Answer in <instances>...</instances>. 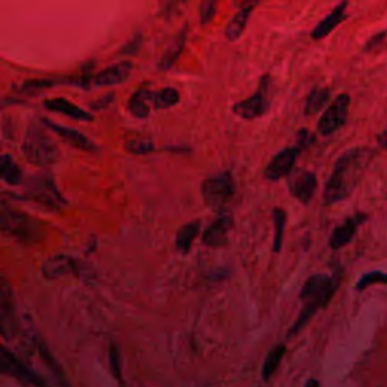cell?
Returning <instances> with one entry per match:
<instances>
[{"label":"cell","mask_w":387,"mask_h":387,"mask_svg":"<svg viewBox=\"0 0 387 387\" xmlns=\"http://www.w3.org/2000/svg\"><path fill=\"white\" fill-rule=\"evenodd\" d=\"M0 179L12 187L23 182L21 169L10 155H0Z\"/></svg>","instance_id":"23"},{"label":"cell","mask_w":387,"mask_h":387,"mask_svg":"<svg viewBox=\"0 0 387 387\" xmlns=\"http://www.w3.org/2000/svg\"><path fill=\"white\" fill-rule=\"evenodd\" d=\"M232 218L230 216H221L218 220L209 225L203 233V244L207 247H223L227 242L229 230L232 229Z\"/></svg>","instance_id":"17"},{"label":"cell","mask_w":387,"mask_h":387,"mask_svg":"<svg viewBox=\"0 0 387 387\" xmlns=\"http://www.w3.org/2000/svg\"><path fill=\"white\" fill-rule=\"evenodd\" d=\"M111 366H112V370H114V374L117 375V378H121L120 377V365H118V354H117L115 348L111 350Z\"/></svg>","instance_id":"36"},{"label":"cell","mask_w":387,"mask_h":387,"mask_svg":"<svg viewBox=\"0 0 387 387\" xmlns=\"http://www.w3.org/2000/svg\"><path fill=\"white\" fill-rule=\"evenodd\" d=\"M359 224H360V216L356 215L350 218V220H346L342 225L336 227L332 233V236H330V247L339 249L345 245H348L352 240L354 235H356Z\"/></svg>","instance_id":"18"},{"label":"cell","mask_w":387,"mask_h":387,"mask_svg":"<svg viewBox=\"0 0 387 387\" xmlns=\"http://www.w3.org/2000/svg\"><path fill=\"white\" fill-rule=\"evenodd\" d=\"M272 221H274V252L279 253L283 245L285 239V229H286V212L283 209L276 207L272 212Z\"/></svg>","instance_id":"27"},{"label":"cell","mask_w":387,"mask_h":387,"mask_svg":"<svg viewBox=\"0 0 387 387\" xmlns=\"http://www.w3.org/2000/svg\"><path fill=\"white\" fill-rule=\"evenodd\" d=\"M179 103V93L174 88H162L151 93V106L156 109H168Z\"/></svg>","instance_id":"26"},{"label":"cell","mask_w":387,"mask_h":387,"mask_svg":"<svg viewBox=\"0 0 387 387\" xmlns=\"http://www.w3.org/2000/svg\"><path fill=\"white\" fill-rule=\"evenodd\" d=\"M44 223L11 206L0 207V229L3 235L21 244H37L44 238Z\"/></svg>","instance_id":"3"},{"label":"cell","mask_w":387,"mask_h":387,"mask_svg":"<svg viewBox=\"0 0 387 387\" xmlns=\"http://www.w3.org/2000/svg\"><path fill=\"white\" fill-rule=\"evenodd\" d=\"M151 90L149 88H140L131 100H129V112L136 118H147L151 109Z\"/></svg>","instance_id":"20"},{"label":"cell","mask_w":387,"mask_h":387,"mask_svg":"<svg viewBox=\"0 0 387 387\" xmlns=\"http://www.w3.org/2000/svg\"><path fill=\"white\" fill-rule=\"evenodd\" d=\"M374 151L369 149H352L336 160L333 173L325 183L324 198L328 205L341 203L357 188L363 174L372 160Z\"/></svg>","instance_id":"1"},{"label":"cell","mask_w":387,"mask_h":387,"mask_svg":"<svg viewBox=\"0 0 387 387\" xmlns=\"http://www.w3.org/2000/svg\"><path fill=\"white\" fill-rule=\"evenodd\" d=\"M26 196L32 201H35V203L50 207L53 211H59L64 203H66L59 191L56 189L52 177L46 174L32 177L28 183Z\"/></svg>","instance_id":"5"},{"label":"cell","mask_w":387,"mask_h":387,"mask_svg":"<svg viewBox=\"0 0 387 387\" xmlns=\"http://www.w3.org/2000/svg\"><path fill=\"white\" fill-rule=\"evenodd\" d=\"M185 44H187V30H182L180 34L176 37L174 41L168 46L167 52L164 53L162 58H160L159 67L162 68V70L171 68V67L174 66V64L177 62V59H179L180 53L183 52Z\"/></svg>","instance_id":"24"},{"label":"cell","mask_w":387,"mask_h":387,"mask_svg":"<svg viewBox=\"0 0 387 387\" xmlns=\"http://www.w3.org/2000/svg\"><path fill=\"white\" fill-rule=\"evenodd\" d=\"M43 124L48 129H52L56 135H59L64 141H66L68 145H71V147L82 150V151H94L95 150V144L90 138H86L85 135L75 131V129L55 124V123H52V121H47V120H43Z\"/></svg>","instance_id":"14"},{"label":"cell","mask_w":387,"mask_h":387,"mask_svg":"<svg viewBox=\"0 0 387 387\" xmlns=\"http://www.w3.org/2000/svg\"><path fill=\"white\" fill-rule=\"evenodd\" d=\"M64 80H55V79H34V80H28V82H23L20 86H17L19 91H39V90H46V88H52L62 84Z\"/></svg>","instance_id":"31"},{"label":"cell","mask_w":387,"mask_h":387,"mask_svg":"<svg viewBox=\"0 0 387 387\" xmlns=\"http://www.w3.org/2000/svg\"><path fill=\"white\" fill-rule=\"evenodd\" d=\"M77 272V262L68 256H55L47 259L43 265V274L46 279H61Z\"/></svg>","instance_id":"15"},{"label":"cell","mask_w":387,"mask_h":387,"mask_svg":"<svg viewBox=\"0 0 387 387\" xmlns=\"http://www.w3.org/2000/svg\"><path fill=\"white\" fill-rule=\"evenodd\" d=\"M328 99H330L328 88H317V90H313L308 95V99H305L304 114L305 115L318 114V112H321V109H324Z\"/></svg>","instance_id":"25"},{"label":"cell","mask_w":387,"mask_h":387,"mask_svg":"<svg viewBox=\"0 0 387 387\" xmlns=\"http://www.w3.org/2000/svg\"><path fill=\"white\" fill-rule=\"evenodd\" d=\"M0 375L17 378L20 381H26L37 387H48L41 377L32 372L26 365H23L11 351L3 348L2 345H0Z\"/></svg>","instance_id":"9"},{"label":"cell","mask_w":387,"mask_h":387,"mask_svg":"<svg viewBox=\"0 0 387 387\" xmlns=\"http://www.w3.org/2000/svg\"><path fill=\"white\" fill-rule=\"evenodd\" d=\"M305 387H319V383L317 380H312V381L308 383V386H305Z\"/></svg>","instance_id":"39"},{"label":"cell","mask_w":387,"mask_h":387,"mask_svg":"<svg viewBox=\"0 0 387 387\" xmlns=\"http://www.w3.org/2000/svg\"><path fill=\"white\" fill-rule=\"evenodd\" d=\"M313 142V135L308 131H301L300 133L296 135V147H300L301 150L304 147H308V145Z\"/></svg>","instance_id":"33"},{"label":"cell","mask_w":387,"mask_h":387,"mask_svg":"<svg viewBox=\"0 0 387 387\" xmlns=\"http://www.w3.org/2000/svg\"><path fill=\"white\" fill-rule=\"evenodd\" d=\"M112 100H114V95H104L102 100H99V102H95V103H93L91 104V108L93 109H99V111H102V109H106L109 104L112 103Z\"/></svg>","instance_id":"34"},{"label":"cell","mask_w":387,"mask_h":387,"mask_svg":"<svg viewBox=\"0 0 387 387\" xmlns=\"http://www.w3.org/2000/svg\"><path fill=\"white\" fill-rule=\"evenodd\" d=\"M334 290L336 281L332 277L325 276V274H317V276H313L305 281L301 290L303 310L300 317H298L294 328L290 330V336L296 334L303 327L308 325V322L313 318V314L330 301Z\"/></svg>","instance_id":"2"},{"label":"cell","mask_w":387,"mask_h":387,"mask_svg":"<svg viewBox=\"0 0 387 387\" xmlns=\"http://www.w3.org/2000/svg\"><path fill=\"white\" fill-rule=\"evenodd\" d=\"M350 112V94L342 93L336 97V100L330 104L324 111V114L321 115L318 123V132L321 135H332L339 131L343 124L346 118H348Z\"/></svg>","instance_id":"8"},{"label":"cell","mask_w":387,"mask_h":387,"mask_svg":"<svg viewBox=\"0 0 387 387\" xmlns=\"http://www.w3.org/2000/svg\"><path fill=\"white\" fill-rule=\"evenodd\" d=\"M375 283L387 285V274H384V272H378V271H374V272L366 274V276H363V277L360 279V281L357 283V289H359V290H363L365 287L372 286V285H375Z\"/></svg>","instance_id":"32"},{"label":"cell","mask_w":387,"mask_h":387,"mask_svg":"<svg viewBox=\"0 0 387 387\" xmlns=\"http://www.w3.org/2000/svg\"><path fill=\"white\" fill-rule=\"evenodd\" d=\"M346 8H348V2H346V0H342V2L339 3L324 20H321L317 24V28L312 30V38L324 39L328 34H332L339 24L346 19Z\"/></svg>","instance_id":"16"},{"label":"cell","mask_w":387,"mask_h":387,"mask_svg":"<svg viewBox=\"0 0 387 387\" xmlns=\"http://www.w3.org/2000/svg\"><path fill=\"white\" fill-rule=\"evenodd\" d=\"M218 3H220V0H201L200 2L198 20L203 26H206V24H209L215 19Z\"/></svg>","instance_id":"29"},{"label":"cell","mask_w":387,"mask_h":387,"mask_svg":"<svg viewBox=\"0 0 387 387\" xmlns=\"http://www.w3.org/2000/svg\"><path fill=\"white\" fill-rule=\"evenodd\" d=\"M126 150L133 155H147L153 150V142L142 136H133L126 141Z\"/></svg>","instance_id":"30"},{"label":"cell","mask_w":387,"mask_h":387,"mask_svg":"<svg viewBox=\"0 0 387 387\" xmlns=\"http://www.w3.org/2000/svg\"><path fill=\"white\" fill-rule=\"evenodd\" d=\"M268 76H263L261 86L252 97L233 104V114L242 120H254L266 114L270 109L268 100Z\"/></svg>","instance_id":"7"},{"label":"cell","mask_w":387,"mask_h":387,"mask_svg":"<svg viewBox=\"0 0 387 387\" xmlns=\"http://www.w3.org/2000/svg\"><path fill=\"white\" fill-rule=\"evenodd\" d=\"M44 108L47 111H52L56 112V114H62L66 117L70 118H75V120H82V121H90L93 117L85 112L84 109H80L76 104H73L71 102L66 100V99H50V100H46L44 102Z\"/></svg>","instance_id":"19"},{"label":"cell","mask_w":387,"mask_h":387,"mask_svg":"<svg viewBox=\"0 0 387 387\" xmlns=\"http://www.w3.org/2000/svg\"><path fill=\"white\" fill-rule=\"evenodd\" d=\"M15 333H17V319H15L12 289L5 279H0V336L10 341Z\"/></svg>","instance_id":"10"},{"label":"cell","mask_w":387,"mask_h":387,"mask_svg":"<svg viewBox=\"0 0 387 387\" xmlns=\"http://www.w3.org/2000/svg\"><path fill=\"white\" fill-rule=\"evenodd\" d=\"M23 153L30 164L38 167L53 165L59 160V149L38 124H30L24 135Z\"/></svg>","instance_id":"4"},{"label":"cell","mask_w":387,"mask_h":387,"mask_svg":"<svg viewBox=\"0 0 387 387\" xmlns=\"http://www.w3.org/2000/svg\"><path fill=\"white\" fill-rule=\"evenodd\" d=\"M378 142H380V144L383 145V147H386V149H387V132L381 133L380 138H378Z\"/></svg>","instance_id":"38"},{"label":"cell","mask_w":387,"mask_h":387,"mask_svg":"<svg viewBox=\"0 0 387 387\" xmlns=\"http://www.w3.org/2000/svg\"><path fill=\"white\" fill-rule=\"evenodd\" d=\"M200 221H191L188 224H185L183 227L177 232L176 236V248L179 249L182 254L189 253V249L192 247V242L196 240L200 233Z\"/></svg>","instance_id":"22"},{"label":"cell","mask_w":387,"mask_h":387,"mask_svg":"<svg viewBox=\"0 0 387 387\" xmlns=\"http://www.w3.org/2000/svg\"><path fill=\"white\" fill-rule=\"evenodd\" d=\"M140 44H141V38H140V35L136 37L135 39H132L131 43H129L123 50H121V53L123 55H131V53H135L136 50H138V47H140Z\"/></svg>","instance_id":"35"},{"label":"cell","mask_w":387,"mask_h":387,"mask_svg":"<svg viewBox=\"0 0 387 387\" xmlns=\"http://www.w3.org/2000/svg\"><path fill=\"white\" fill-rule=\"evenodd\" d=\"M300 151H301V149L294 145V147H289V149H285L280 153H277V155L270 160V164L265 168L266 179L280 180V179H283V177H286L290 171H292L295 160H296L298 155H300Z\"/></svg>","instance_id":"11"},{"label":"cell","mask_w":387,"mask_h":387,"mask_svg":"<svg viewBox=\"0 0 387 387\" xmlns=\"http://www.w3.org/2000/svg\"><path fill=\"white\" fill-rule=\"evenodd\" d=\"M132 70L133 64L131 61H120L114 64V66L97 73L93 82L95 86H114L123 84L132 75Z\"/></svg>","instance_id":"12"},{"label":"cell","mask_w":387,"mask_h":387,"mask_svg":"<svg viewBox=\"0 0 387 387\" xmlns=\"http://www.w3.org/2000/svg\"><path fill=\"white\" fill-rule=\"evenodd\" d=\"M314 189H317V176L310 171H298L289 182L290 194L303 205H309Z\"/></svg>","instance_id":"13"},{"label":"cell","mask_w":387,"mask_h":387,"mask_svg":"<svg viewBox=\"0 0 387 387\" xmlns=\"http://www.w3.org/2000/svg\"><path fill=\"white\" fill-rule=\"evenodd\" d=\"M261 3V0H239V8H248V10H254V8Z\"/></svg>","instance_id":"37"},{"label":"cell","mask_w":387,"mask_h":387,"mask_svg":"<svg viewBox=\"0 0 387 387\" xmlns=\"http://www.w3.org/2000/svg\"><path fill=\"white\" fill-rule=\"evenodd\" d=\"M235 191V182L229 173L211 176L201 185V196L209 207H221L227 203Z\"/></svg>","instance_id":"6"},{"label":"cell","mask_w":387,"mask_h":387,"mask_svg":"<svg viewBox=\"0 0 387 387\" xmlns=\"http://www.w3.org/2000/svg\"><path fill=\"white\" fill-rule=\"evenodd\" d=\"M253 10L248 8H239L238 12L233 15L232 20L227 23V26L224 29V35L229 41H236V39L242 35V32L245 30L249 17H252Z\"/></svg>","instance_id":"21"},{"label":"cell","mask_w":387,"mask_h":387,"mask_svg":"<svg viewBox=\"0 0 387 387\" xmlns=\"http://www.w3.org/2000/svg\"><path fill=\"white\" fill-rule=\"evenodd\" d=\"M286 352V346L285 345H279L276 348H272L268 354V357L265 359L263 363V370H262V375H263V380H270L271 375L276 372L279 365L281 363V359H283Z\"/></svg>","instance_id":"28"}]
</instances>
